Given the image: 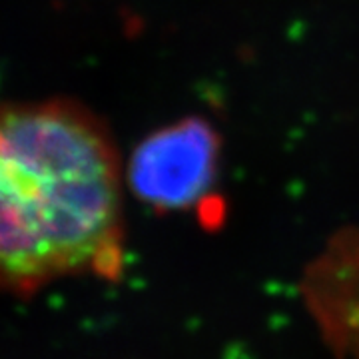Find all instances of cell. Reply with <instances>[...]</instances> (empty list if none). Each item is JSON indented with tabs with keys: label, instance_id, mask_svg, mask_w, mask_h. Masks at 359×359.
<instances>
[{
	"label": "cell",
	"instance_id": "1",
	"mask_svg": "<svg viewBox=\"0 0 359 359\" xmlns=\"http://www.w3.org/2000/svg\"><path fill=\"white\" fill-rule=\"evenodd\" d=\"M122 269L124 172L102 118L72 98L0 104V290Z\"/></svg>",
	"mask_w": 359,
	"mask_h": 359
},
{
	"label": "cell",
	"instance_id": "2",
	"mask_svg": "<svg viewBox=\"0 0 359 359\" xmlns=\"http://www.w3.org/2000/svg\"><path fill=\"white\" fill-rule=\"evenodd\" d=\"M132 190L154 208H186L212 176V150L202 136L148 142L128 170Z\"/></svg>",
	"mask_w": 359,
	"mask_h": 359
}]
</instances>
